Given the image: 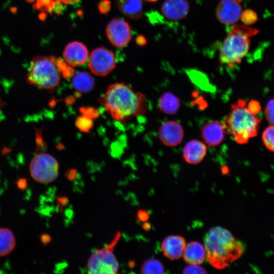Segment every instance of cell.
Masks as SVG:
<instances>
[{"mask_svg": "<svg viewBox=\"0 0 274 274\" xmlns=\"http://www.w3.org/2000/svg\"><path fill=\"white\" fill-rule=\"evenodd\" d=\"M98 101L113 119L121 122L144 115L148 109L145 95L124 83L111 84Z\"/></svg>", "mask_w": 274, "mask_h": 274, "instance_id": "obj_1", "label": "cell"}, {"mask_svg": "<svg viewBox=\"0 0 274 274\" xmlns=\"http://www.w3.org/2000/svg\"><path fill=\"white\" fill-rule=\"evenodd\" d=\"M261 110L260 104L251 99L248 103L239 99L231 105L230 110L222 122L225 133L231 135L240 145L247 144L257 135L262 118L258 114Z\"/></svg>", "mask_w": 274, "mask_h": 274, "instance_id": "obj_2", "label": "cell"}, {"mask_svg": "<svg viewBox=\"0 0 274 274\" xmlns=\"http://www.w3.org/2000/svg\"><path fill=\"white\" fill-rule=\"evenodd\" d=\"M204 246L209 263L217 269H222L244 254L245 246L228 230L220 226L211 228L205 234Z\"/></svg>", "mask_w": 274, "mask_h": 274, "instance_id": "obj_3", "label": "cell"}, {"mask_svg": "<svg viewBox=\"0 0 274 274\" xmlns=\"http://www.w3.org/2000/svg\"><path fill=\"white\" fill-rule=\"evenodd\" d=\"M258 30L241 24L231 26L223 42L219 52L221 64L233 68L239 63L248 52L250 41L249 38L256 35Z\"/></svg>", "mask_w": 274, "mask_h": 274, "instance_id": "obj_4", "label": "cell"}, {"mask_svg": "<svg viewBox=\"0 0 274 274\" xmlns=\"http://www.w3.org/2000/svg\"><path fill=\"white\" fill-rule=\"evenodd\" d=\"M60 71L54 56H36L30 62L26 81L41 89L53 91L60 84Z\"/></svg>", "mask_w": 274, "mask_h": 274, "instance_id": "obj_5", "label": "cell"}, {"mask_svg": "<svg viewBox=\"0 0 274 274\" xmlns=\"http://www.w3.org/2000/svg\"><path fill=\"white\" fill-rule=\"evenodd\" d=\"M120 237V233L118 232L108 245L97 250L91 255L87 266L89 273L113 274L118 272L119 265L113 252Z\"/></svg>", "mask_w": 274, "mask_h": 274, "instance_id": "obj_6", "label": "cell"}, {"mask_svg": "<svg viewBox=\"0 0 274 274\" xmlns=\"http://www.w3.org/2000/svg\"><path fill=\"white\" fill-rule=\"evenodd\" d=\"M29 170L31 178L35 181L42 184L49 183L57 179L59 163L50 154L40 153L31 159Z\"/></svg>", "mask_w": 274, "mask_h": 274, "instance_id": "obj_7", "label": "cell"}, {"mask_svg": "<svg viewBox=\"0 0 274 274\" xmlns=\"http://www.w3.org/2000/svg\"><path fill=\"white\" fill-rule=\"evenodd\" d=\"M115 66V56L111 50L105 47H98L90 53L88 66L94 75L105 76L111 73Z\"/></svg>", "mask_w": 274, "mask_h": 274, "instance_id": "obj_8", "label": "cell"}, {"mask_svg": "<svg viewBox=\"0 0 274 274\" xmlns=\"http://www.w3.org/2000/svg\"><path fill=\"white\" fill-rule=\"evenodd\" d=\"M106 35L113 45L117 48H122L125 46L131 40V27L123 19L114 18L107 26Z\"/></svg>", "mask_w": 274, "mask_h": 274, "instance_id": "obj_9", "label": "cell"}, {"mask_svg": "<svg viewBox=\"0 0 274 274\" xmlns=\"http://www.w3.org/2000/svg\"><path fill=\"white\" fill-rule=\"evenodd\" d=\"M182 126L175 120H168L163 123L158 130V138L161 142L168 147H175L180 144L184 138Z\"/></svg>", "mask_w": 274, "mask_h": 274, "instance_id": "obj_10", "label": "cell"}, {"mask_svg": "<svg viewBox=\"0 0 274 274\" xmlns=\"http://www.w3.org/2000/svg\"><path fill=\"white\" fill-rule=\"evenodd\" d=\"M241 14V6L235 0H221L216 10L217 18L225 25H231L237 22Z\"/></svg>", "mask_w": 274, "mask_h": 274, "instance_id": "obj_11", "label": "cell"}, {"mask_svg": "<svg viewBox=\"0 0 274 274\" xmlns=\"http://www.w3.org/2000/svg\"><path fill=\"white\" fill-rule=\"evenodd\" d=\"M222 122L212 120L203 125L201 136L204 143L209 146L220 145L224 140L225 134Z\"/></svg>", "mask_w": 274, "mask_h": 274, "instance_id": "obj_12", "label": "cell"}, {"mask_svg": "<svg viewBox=\"0 0 274 274\" xmlns=\"http://www.w3.org/2000/svg\"><path fill=\"white\" fill-rule=\"evenodd\" d=\"M63 56L69 65L76 66L86 62L88 56V51L83 43L75 41L66 46Z\"/></svg>", "mask_w": 274, "mask_h": 274, "instance_id": "obj_13", "label": "cell"}, {"mask_svg": "<svg viewBox=\"0 0 274 274\" xmlns=\"http://www.w3.org/2000/svg\"><path fill=\"white\" fill-rule=\"evenodd\" d=\"M186 245L185 239L179 235L166 237L162 242L161 250L168 259L174 260L179 259L183 255Z\"/></svg>", "mask_w": 274, "mask_h": 274, "instance_id": "obj_14", "label": "cell"}, {"mask_svg": "<svg viewBox=\"0 0 274 274\" xmlns=\"http://www.w3.org/2000/svg\"><path fill=\"white\" fill-rule=\"evenodd\" d=\"M189 7L187 0H165L161 7V11L165 18L179 20L186 16Z\"/></svg>", "mask_w": 274, "mask_h": 274, "instance_id": "obj_15", "label": "cell"}, {"mask_svg": "<svg viewBox=\"0 0 274 274\" xmlns=\"http://www.w3.org/2000/svg\"><path fill=\"white\" fill-rule=\"evenodd\" d=\"M207 150L204 143L197 140H192L185 145L182 151L183 157L188 163L196 164L203 159Z\"/></svg>", "mask_w": 274, "mask_h": 274, "instance_id": "obj_16", "label": "cell"}, {"mask_svg": "<svg viewBox=\"0 0 274 274\" xmlns=\"http://www.w3.org/2000/svg\"><path fill=\"white\" fill-rule=\"evenodd\" d=\"M182 256L184 260L188 264L199 265L206 258L204 246L198 242H191L186 245Z\"/></svg>", "mask_w": 274, "mask_h": 274, "instance_id": "obj_17", "label": "cell"}, {"mask_svg": "<svg viewBox=\"0 0 274 274\" xmlns=\"http://www.w3.org/2000/svg\"><path fill=\"white\" fill-rule=\"evenodd\" d=\"M120 11L131 19L140 18L143 13L142 0H116Z\"/></svg>", "mask_w": 274, "mask_h": 274, "instance_id": "obj_18", "label": "cell"}, {"mask_svg": "<svg viewBox=\"0 0 274 274\" xmlns=\"http://www.w3.org/2000/svg\"><path fill=\"white\" fill-rule=\"evenodd\" d=\"M180 106L179 98L170 92L163 93L159 98V110L165 114L174 115L177 113Z\"/></svg>", "mask_w": 274, "mask_h": 274, "instance_id": "obj_19", "label": "cell"}, {"mask_svg": "<svg viewBox=\"0 0 274 274\" xmlns=\"http://www.w3.org/2000/svg\"><path fill=\"white\" fill-rule=\"evenodd\" d=\"M72 83L77 91L87 93L93 89L95 81L93 77L88 72H79L74 76Z\"/></svg>", "mask_w": 274, "mask_h": 274, "instance_id": "obj_20", "label": "cell"}, {"mask_svg": "<svg viewBox=\"0 0 274 274\" xmlns=\"http://www.w3.org/2000/svg\"><path fill=\"white\" fill-rule=\"evenodd\" d=\"M16 244L13 232L7 228H0V257L10 254L14 250Z\"/></svg>", "mask_w": 274, "mask_h": 274, "instance_id": "obj_21", "label": "cell"}, {"mask_svg": "<svg viewBox=\"0 0 274 274\" xmlns=\"http://www.w3.org/2000/svg\"><path fill=\"white\" fill-rule=\"evenodd\" d=\"M164 271V267L162 263L154 258L146 260L141 268L142 273H162Z\"/></svg>", "mask_w": 274, "mask_h": 274, "instance_id": "obj_22", "label": "cell"}, {"mask_svg": "<svg viewBox=\"0 0 274 274\" xmlns=\"http://www.w3.org/2000/svg\"><path fill=\"white\" fill-rule=\"evenodd\" d=\"M262 141L265 147L274 152V125H270L263 131Z\"/></svg>", "mask_w": 274, "mask_h": 274, "instance_id": "obj_23", "label": "cell"}, {"mask_svg": "<svg viewBox=\"0 0 274 274\" xmlns=\"http://www.w3.org/2000/svg\"><path fill=\"white\" fill-rule=\"evenodd\" d=\"M77 127L83 131H88L93 125L92 120L85 115L78 117L76 120Z\"/></svg>", "mask_w": 274, "mask_h": 274, "instance_id": "obj_24", "label": "cell"}, {"mask_svg": "<svg viewBox=\"0 0 274 274\" xmlns=\"http://www.w3.org/2000/svg\"><path fill=\"white\" fill-rule=\"evenodd\" d=\"M240 18L246 25H251L257 20V16L254 11L248 9L242 12Z\"/></svg>", "mask_w": 274, "mask_h": 274, "instance_id": "obj_25", "label": "cell"}, {"mask_svg": "<svg viewBox=\"0 0 274 274\" xmlns=\"http://www.w3.org/2000/svg\"><path fill=\"white\" fill-rule=\"evenodd\" d=\"M264 115L267 122L270 125H274V98L269 99L267 102L264 109Z\"/></svg>", "mask_w": 274, "mask_h": 274, "instance_id": "obj_26", "label": "cell"}, {"mask_svg": "<svg viewBox=\"0 0 274 274\" xmlns=\"http://www.w3.org/2000/svg\"><path fill=\"white\" fill-rule=\"evenodd\" d=\"M206 269L199 265L189 264L183 270L184 273H206Z\"/></svg>", "mask_w": 274, "mask_h": 274, "instance_id": "obj_27", "label": "cell"}, {"mask_svg": "<svg viewBox=\"0 0 274 274\" xmlns=\"http://www.w3.org/2000/svg\"><path fill=\"white\" fill-rule=\"evenodd\" d=\"M111 2L108 0L101 1L98 5V9L101 14H107L110 10Z\"/></svg>", "mask_w": 274, "mask_h": 274, "instance_id": "obj_28", "label": "cell"}, {"mask_svg": "<svg viewBox=\"0 0 274 274\" xmlns=\"http://www.w3.org/2000/svg\"><path fill=\"white\" fill-rule=\"evenodd\" d=\"M137 217L140 221L145 222L149 219V216L146 211L140 210L138 212Z\"/></svg>", "mask_w": 274, "mask_h": 274, "instance_id": "obj_29", "label": "cell"}, {"mask_svg": "<svg viewBox=\"0 0 274 274\" xmlns=\"http://www.w3.org/2000/svg\"><path fill=\"white\" fill-rule=\"evenodd\" d=\"M16 185L18 189L23 190L28 186L27 181L25 178H20L17 181Z\"/></svg>", "mask_w": 274, "mask_h": 274, "instance_id": "obj_30", "label": "cell"}, {"mask_svg": "<svg viewBox=\"0 0 274 274\" xmlns=\"http://www.w3.org/2000/svg\"><path fill=\"white\" fill-rule=\"evenodd\" d=\"M58 204L62 208L66 206L69 202L68 198L66 196H60L57 197Z\"/></svg>", "mask_w": 274, "mask_h": 274, "instance_id": "obj_31", "label": "cell"}, {"mask_svg": "<svg viewBox=\"0 0 274 274\" xmlns=\"http://www.w3.org/2000/svg\"><path fill=\"white\" fill-rule=\"evenodd\" d=\"M41 242L45 245L48 244L51 240V237L49 234H42L40 236Z\"/></svg>", "mask_w": 274, "mask_h": 274, "instance_id": "obj_32", "label": "cell"}, {"mask_svg": "<svg viewBox=\"0 0 274 274\" xmlns=\"http://www.w3.org/2000/svg\"><path fill=\"white\" fill-rule=\"evenodd\" d=\"M77 176V171L75 169H71L66 173V178L70 181L74 180Z\"/></svg>", "mask_w": 274, "mask_h": 274, "instance_id": "obj_33", "label": "cell"}, {"mask_svg": "<svg viewBox=\"0 0 274 274\" xmlns=\"http://www.w3.org/2000/svg\"><path fill=\"white\" fill-rule=\"evenodd\" d=\"M146 42V39L143 36L139 35L136 39V44L140 46L145 45Z\"/></svg>", "mask_w": 274, "mask_h": 274, "instance_id": "obj_34", "label": "cell"}, {"mask_svg": "<svg viewBox=\"0 0 274 274\" xmlns=\"http://www.w3.org/2000/svg\"><path fill=\"white\" fill-rule=\"evenodd\" d=\"M79 0H56V2L63 3L65 4H70L72 3L78 2Z\"/></svg>", "mask_w": 274, "mask_h": 274, "instance_id": "obj_35", "label": "cell"}, {"mask_svg": "<svg viewBox=\"0 0 274 274\" xmlns=\"http://www.w3.org/2000/svg\"><path fill=\"white\" fill-rule=\"evenodd\" d=\"M143 228L144 229L148 230L150 229L151 225L150 223L146 222L143 225Z\"/></svg>", "mask_w": 274, "mask_h": 274, "instance_id": "obj_36", "label": "cell"}, {"mask_svg": "<svg viewBox=\"0 0 274 274\" xmlns=\"http://www.w3.org/2000/svg\"><path fill=\"white\" fill-rule=\"evenodd\" d=\"M128 266L129 267L132 268L134 266V262L130 261L128 263Z\"/></svg>", "mask_w": 274, "mask_h": 274, "instance_id": "obj_37", "label": "cell"}, {"mask_svg": "<svg viewBox=\"0 0 274 274\" xmlns=\"http://www.w3.org/2000/svg\"><path fill=\"white\" fill-rule=\"evenodd\" d=\"M4 102L0 98V110L4 107Z\"/></svg>", "mask_w": 274, "mask_h": 274, "instance_id": "obj_38", "label": "cell"}, {"mask_svg": "<svg viewBox=\"0 0 274 274\" xmlns=\"http://www.w3.org/2000/svg\"><path fill=\"white\" fill-rule=\"evenodd\" d=\"M157 1V0H147V1L150 2H156Z\"/></svg>", "mask_w": 274, "mask_h": 274, "instance_id": "obj_39", "label": "cell"}, {"mask_svg": "<svg viewBox=\"0 0 274 274\" xmlns=\"http://www.w3.org/2000/svg\"><path fill=\"white\" fill-rule=\"evenodd\" d=\"M235 1H237V2H242L243 0H235Z\"/></svg>", "mask_w": 274, "mask_h": 274, "instance_id": "obj_40", "label": "cell"}]
</instances>
